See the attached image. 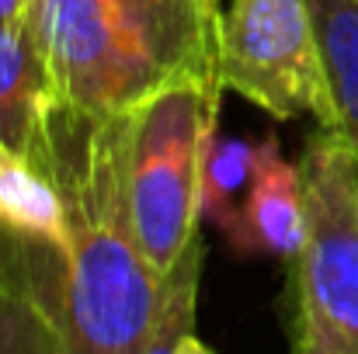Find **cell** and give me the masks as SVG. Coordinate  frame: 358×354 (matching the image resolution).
<instances>
[{
	"label": "cell",
	"instance_id": "52a82bcc",
	"mask_svg": "<svg viewBox=\"0 0 358 354\" xmlns=\"http://www.w3.org/2000/svg\"><path fill=\"white\" fill-rule=\"evenodd\" d=\"M52 108L56 91L31 17L0 21V146L38 167Z\"/></svg>",
	"mask_w": 358,
	"mask_h": 354
},
{
	"label": "cell",
	"instance_id": "30bf717a",
	"mask_svg": "<svg viewBox=\"0 0 358 354\" xmlns=\"http://www.w3.org/2000/svg\"><path fill=\"white\" fill-rule=\"evenodd\" d=\"M0 226L24 239H38L56 253L66 246V209L52 177L28 156L0 146Z\"/></svg>",
	"mask_w": 358,
	"mask_h": 354
},
{
	"label": "cell",
	"instance_id": "277c9868",
	"mask_svg": "<svg viewBox=\"0 0 358 354\" xmlns=\"http://www.w3.org/2000/svg\"><path fill=\"white\" fill-rule=\"evenodd\" d=\"M28 17L49 63L56 105L66 112L119 118L178 80L105 0H35Z\"/></svg>",
	"mask_w": 358,
	"mask_h": 354
},
{
	"label": "cell",
	"instance_id": "9a60e30c",
	"mask_svg": "<svg viewBox=\"0 0 358 354\" xmlns=\"http://www.w3.org/2000/svg\"><path fill=\"white\" fill-rule=\"evenodd\" d=\"M181 354H216V351H213L209 344H202V341H199V337L192 334V337H188V341L181 344Z\"/></svg>",
	"mask_w": 358,
	"mask_h": 354
},
{
	"label": "cell",
	"instance_id": "7a4b0ae2",
	"mask_svg": "<svg viewBox=\"0 0 358 354\" xmlns=\"http://www.w3.org/2000/svg\"><path fill=\"white\" fill-rule=\"evenodd\" d=\"M220 80L178 77L129 112L125 181L132 230L164 278L199 233V188L216 135Z\"/></svg>",
	"mask_w": 358,
	"mask_h": 354
},
{
	"label": "cell",
	"instance_id": "5bb4252c",
	"mask_svg": "<svg viewBox=\"0 0 358 354\" xmlns=\"http://www.w3.org/2000/svg\"><path fill=\"white\" fill-rule=\"evenodd\" d=\"M28 17V0H0V21H24Z\"/></svg>",
	"mask_w": 358,
	"mask_h": 354
},
{
	"label": "cell",
	"instance_id": "3957f363",
	"mask_svg": "<svg viewBox=\"0 0 358 354\" xmlns=\"http://www.w3.org/2000/svg\"><path fill=\"white\" fill-rule=\"evenodd\" d=\"M299 174L306 239L292 260V354H358V156L320 128Z\"/></svg>",
	"mask_w": 358,
	"mask_h": 354
},
{
	"label": "cell",
	"instance_id": "4fadbf2b",
	"mask_svg": "<svg viewBox=\"0 0 358 354\" xmlns=\"http://www.w3.org/2000/svg\"><path fill=\"white\" fill-rule=\"evenodd\" d=\"M257 142L237 135H213L202 163V188H199V216L223 223L237 209V195L247 191L254 174Z\"/></svg>",
	"mask_w": 358,
	"mask_h": 354
},
{
	"label": "cell",
	"instance_id": "8992f818",
	"mask_svg": "<svg viewBox=\"0 0 358 354\" xmlns=\"http://www.w3.org/2000/svg\"><path fill=\"white\" fill-rule=\"evenodd\" d=\"M227 239L240 253H268L296 260L306 239V202L303 174L282 156L278 135L268 132L257 142L254 174L243 191V202L220 223Z\"/></svg>",
	"mask_w": 358,
	"mask_h": 354
},
{
	"label": "cell",
	"instance_id": "7c38bea8",
	"mask_svg": "<svg viewBox=\"0 0 358 354\" xmlns=\"http://www.w3.org/2000/svg\"><path fill=\"white\" fill-rule=\"evenodd\" d=\"M206 264V239L202 230L188 243L181 260L164 274V299L153 337L143 354H181V344L195 334V309H199V281Z\"/></svg>",
	"mask_w": 358,
	"mask_h": 354
},
{
	"label": "cell",
	"instance_id": "ba28073f",
	"mask_svg": "<svg viewBox=\"0 0 358 354\" xmlns=\"http://www.w3.org/2000/svg\"><path fill=\"white\" fill-rule=\"evenodd\" d=\"M35 3V0H28ZM153 45L174 77L220 80L223 10L220 0H105ZM227 87V84H223Z\"/></svg>",
	"mask_w": 358,
	"mask_h": 354
},
{
	"label": "cell",
	"instance_id": "9c48e42d",
	"mask_svg": "<svg viewBox=\"0 0 358 354\" xmlns=\"http://www.w3.org/2000/svg\"><path fill=\"white\" fill-rule=\"evenodd\" d=\"M327 94V132L341 135L358 156V0H310Z\"/></svg>",
	"mask_w": 358,
	"mask_h": 354
},
{
	"label": "cell",
	"instance_id": "6da1fadb",
	"mask_svg": "<svg viewBox=\"0 0 358 354\" xmlns=\"http://www.w3.org/2000/svg\"><path fill=\"white\" fill-rule=\"evenodd\" d=\"M129 115L84 118L52 108L38 167L59 188L66 246L49 295L66 354H143L164 299V278L146 260L129 212Z\"/></svg>",
	"mask_w": 358,
	"mask_h": 354
},
{
	"label": "cell",
	"instance_id": "8fae6325",
	"mask_svg": "<svg viewBox=\"0 0 358 354\" xmlns=\"http://www.w3.org/2000/svg\"><path fill=\"white\" fill-rule=\"evenodd\" d=\"M0 354H66L49 292L17 267H0Z\"/></svg>",
	"mask_w": 358,
	"mask_h": 354
},
{
	"label": "cell",
	"instance_id": "5b68a950",
	"mask_svg": "<svg viewBox=\"0 0 358 354\" xmlns=\"http://www.w3.org/2000/svg\"><path fill=\"white\" fill-rule=\"evenodd\" d=\"M223 84L271 118L331 121L310 0H230L220 42Z\"/></svg>",
	"mask_w": 358,
	"mask_h": 354
}]
</instances>
